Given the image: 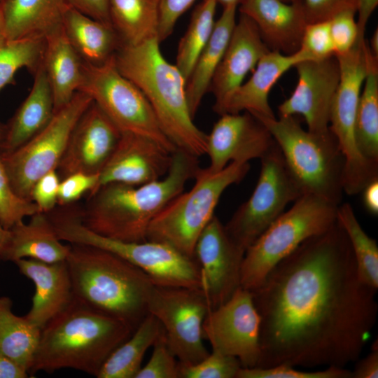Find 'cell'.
<instances>
[{"label": "cell", "mask_w": 378, "mask_h": 378, "mask_svg": "<svg viewBox=\"0 0 378 378\" xmlns=\"http://www.w3.org/2000/svg\"><path fill=\"white\" fill-rule=\"evenodd\" d=\"M337 218L348 237L360 280L377 289L378 246L376 240L363 230L349 203H341L338 206Z\"/></svg>", "instance_id": "36"}, {"label": "cell", "mask_w": 378, "mask_h": 378, "mask_svg": "<svg viewBox=\"0 0 378 378\" xmlns=\"http://www.w3.org/2000/svg\"><path fill=\"white\" fill-rule=\"evenodd\" d=\"M255 117L272 134L302 195H316L339 206L344 193L345 158L330 130H305L296 115Z\"/></svg>", "instance_id": "6"}, {"label": "cell", "mask_w": 378, "mask_h": 378, "mask_svg": "<svg viewBox=\"0 0 378 378\" xmlns=\"http://www.w3.org/2000/svg\"><path fill=\"white\" fill-rule=\"evenodd\" d=\"M357 12L358 18L357 25L358 28V38H365L367 23L378 5V0H356Z\"/></svg>", "instance_id": "50"}, {"label": "cell", "mask_w": 378, "mask_h": 378, "mask_svg": "<svg viewBox=\"0 0 378 378\" xmlns=\"http://www.w3.org/2000/svg\"><path fill=\"white\" fill-rule=\"evenodd\" d=\"M365 38H358L346 52L335 55L340 66V80L330 113L329 130L337 139L345 158L344 192H360L378 179V161L364 158L355 136L357 109L367 72Z\"/></svg>", "instance_id": "10"}, {"label": "cell", "mask_w": 378, "mask_h": 378, "mask_svg": "<svg viewBox=\"0 0 378 378\" xmlns=\"http://www.w3.org/2000/svg\"><path fill=\"white\" fill-rule=\"evenodd\" d=\"M83 74L79 91L88 94L121 132L147 136L172 153L177 150L162 132L144 94L118 71L114 56L102 64L83 62Z\"/></svg>", "instance_id": "11"}, {"label": "cell", "mask_w": 378, "mask_h": 378, "mask_svg": "<svg viewBox=\"0 0 378 378\" xmlns=\"http://www.w3.org/2000/svg\"><path fill=\"white\" fill-rule=\"evenodd\" d=\"M51 222L61 241L115 253L144 272L155 285L202 289L201 272L195 259L167 244L149 240L126 242L99 235L83 225L78 209L74 207L57 211Z\"/></svg>", "instance_id": "8"}, {"label": "cell", "mask_w": 378, "mask_h": 378, "mask_svg": "<svg viewBox=\"0 0 378 378\" xmlns=\"http://www.w3.org/2000/svg\"><path fill=\"white\" fill-rule=\"evenodd\" d=\"M237 6L223 8L215 22L213 32L200 52L186 81V93L191 117L194 119L205 94L209 92L216 70L224 55L236 24Z\"/></svg>", "instance_id": "29"}, {"label": "cell", "mask_w": 378, "mask_h": 378, "mask_svg": "<svg viewBox=\"0 0 378 378\" xmlns=\"http://www.w3.org/2000/svg\"><path fill=\"white\" fill-rule=\"evenodd\" d=\"M66 260L74 298L135 330L148 314L154 284L141 270L105 249L70 244Z\"/></svg>", "instance_id": "5"}, {"label": "cell", "mask_w": 378, "mask_h": 378, "mask_svg": "<svg viewBox=\"0 0 378 378\" xmlns=\"http://www.w3.org/2000/svg\"><path fill=\"white\" fill-rule=\"evenodd\" d=\"M12 307L13 301L9 297H0V354L14 360L29 373L41 329L25 316L15 315Z\"/></svg>", "instance_id": "33"}, {"label": "cell", "mask_w": 378, "mask_h": 378, "mask_svg": "<svg viewBox=\"0 0 378 378\" xmlns=\"http://www.w3.org/2000/svg\"><path fill=\"white\" fill-rule=\"evenodd\" d=\"M274 144L267 127L250 113L223 114L207 134L206 169L217 172L232 162L260 159Z\"/></svg>", "instance_id": "19"}, {"label": "cell", "mask_w": 378, "mask_h": 378, "mask_svg": "<svg viewBox=\"0 0 378 378\" xmlns=\"http://www.w3.org/2000/svg\"><path fill=\"white\" fill-rule=\"evenodd\" d=\"M109 17L122 46L158 38V0H109Z\"/></svg>", "instance_id": "31"}, {"label": "cell", "mask_w": 378, "mask_h": 378, "mask_svg": "<svg viewBox=\"0 0 378 378\" xmlns=\"http://www.w3.org/2000/svg\"><path fill=\"white\" fill-rule=\"evenodd\" d=\"M241 368L237 358L214 351L195 364L178 362L179 378H236Z\"/></svg>", "instance_id": "39"}, {"label": "cell", "mask_w": 378, "mask_h": 378, "mask_svg": "<svg viewBox=\"0 0 378 378\" xmlns=\"http://www.w3.org/2000/svg\"><path fill=\"white\" fill-rule=\"evenodd\" d=\"M236 378H352L351 371L334 366L316 371L300 370L287 365L270 368H241Z\"/></svg>", "instance_id": "40"}, {"label": "cell", "mask_w": 378, "mask_h": 378, "mask_svg": "<svg viewBox=\"0 0 378 378\" xmlns=\"http://www.w3.org/2000/svg\"><path fill=\"white\" fill-rule=\"evenodd\" d=\"M60 181L57 170H52L43 175L34 185L31 199L40 212L47 214L57 206Z\"/></svg>", "instance_id": "46"}, {"label": "cell", "mask_w": 378, "mask_h": 378, "mask_svg": "<svg viewBox=\"0 0 378 378\" xmlns=\"http://www.w3.org/2000/svg\"><path fill=\"white\" fill-rule=\"evenodd\" d=\"M10 237V230L6 229L0 222V261L3 260L4 254Z\"/></svg>", "instance_id": "53"}, {"label": "cell", "mask_w": 378, "mask_h": 378, "mask_svg": "<svg viewBox=\"0 0 378 378\" xmlns=\"http://www.w3.org/2000/svg\"><path fill=\"white\" fill-rule=\"evenodd\" d=\"M28 223L21 221L12 227L3 260L15 261L31 258L46 262L66 260L71 245H64L45 213L30 216Z\"/></svg>", "instance_id": "28"}, {"label": "cell", "mask_w": 378, "mask_h": 378, "mask_svg": "<svg viewBox=\"0 0 378 378\" xmlns=\"http://www.w3.org/2000/svg\"><path fill=\"white\" fill-rule=\"evenodd\" d=\"M260 324L251 292L239 287L227 302L209 312L203 338L212 351L237 358L241 368H253L260 357Z\"/></svg>", "instance_id": "15"}, {"label": "cell", "mask_w": 378, "mask_h": 378, "mask_svg": "<svg viewBox=\"0 0 378 378\" xmlns=\"http://www.w3.org/2000/svg\"><path fill=\"white\" fill-rule=\"evenodd\" d=\"M352 373V378L378 377V342L374 340L370 351L362 359H358Z\"/></svg>", "instance_id": "49"}, {"label": "cell", "mask_w": 378, "mask_h": 378, "mask_svg": "<svg viewBox=\"0 0 378 378\" xmlns=\"http://www.w3.org/2000/svg\"><path fill=\"white\" fill-rule=\"evenodd\" d=\"M211 310L202 288L154 285L148 313L162 325L167 344L178 362L195 364L209 352L203 343L202 325Z\"/></svg>", "instance_id": "14"}, {"label": "cell", "mask_w": 378, "mask_h": 378, "mask_svg": "<svg viewBox=\"0 0 378 378\" xmlns=\"http://www.w3.org/2000/svg\"><path fill=\"white\" fill-rule=\"evenodd\" d=\"M260 160V175L251 195L224 225L230 237L245 251L289 203L302 195L276 142Z\"/></svg>", "instance_id": "13"}, {"label": "cell", "mask_w": 378, "mask_h": 378, "mask_svg": "<svg viewBox=\"0 0 378 378\" xmlns=\"http://www.w3.org/2000/svg\"><path fill=\"white\" fill-rule=\"evenodd\" d=\"M197 157L177 149L167 174L140 186L110 183L88 195L79 208L82 223L94 232L118 241H147L150 224L200 169Z\"/></svg>", "instance_id": "2"}, {"label": "cell", "mask_w": 378, "mask_h": 378, "mask_svg": "<svg viewBox=\"0 0 378 378\" xmlns=\"http://www.w3.org/2000/svg\"><path fill=\"white\" fill-rule=\"evenodd\" d=\"M216 1L218 4H220L223 8L232 5H236L238 7L241 0H216Z\"/></svg>", "instance_id": "55"}, {"label": "cell", "mask_w": 378, "mask_h": 378, "mask_svg": "<svg viewBox=\"0 0 378 378\" xmlns=\"http://www.w3.org/2000/svg\"><path fill=\"white\" fill-rule=\"evenodd\" d=\"M173 153L147 136L122 132L99 174L98 188L110 183L140 186L159 180L168 172Z\"/></svg>", "instance_id": "20"}, {"label": "cell", "mask_w": 378, "mask_h": 378, "mask_svg": "<svg viewBox=\"0 0 378 378\" xmlns=\"http://www.w3.org/2000/svg\"><path fill=\"white\" fill-rule=\"evenodd\" d=\"M304 60L309 59L300 49L290 55L270 50L260 58L250 78L230 95L223 114L247 111L254 116L274 118L269 103L272 87L284 74Z\"/></svg>", "instance_id": "24"}, {"label": "cell", "mask_w": 378, "mask_h": 378, "mask_svg": "<svg viewBox=\"0 0 378 378\" xmlns=\"http://www.w3.org/2000/svg\"><path fill=\"white\" fill-rule=\"evenodd\" d=\"M42 64L53 97L55 112L72 99L83 83V62L62 26L45 37Z\"/></svg>", "instance_id": "26"}, {"label": "cell", "mask_w": 378, "mask_h": 378, "mask_svg": "<svg viewBox=\"0 0 378 378\" xmlns=\"http://www.w3.org/2000/svg\"><path fill=\"white\" fill-rule=\"evenodd\" d=\"M153 347L150 358L134 378H179L178 361L167 344L164 329Z\"/></svg>", "instance_id": "41"}, {"label": "cell", "mask_w": 378, "mask_h": 378, "mask_svg": "<svg viewBox=\"0 0 378 378\" xmlns=\"http://www.w3.org/2000/svg\"><path fill=\"white\" fill-rule=\"evenodd\" d=\"M163 328L148 313L132 334L118 346L102 365L97 378H134L146 351L153 346Z\"/></svg>", "instance_id": "32"}, {"label": "cell", "mask_w": 378, "mask_h": 378, "mask_svg": "<svg viewBox=\"0 0 378 378\" xmlns=\"http://www.w3.org/2000/svg\"><path fill=\"white\" fill-rule=\"evenodd\" d=\"M134 331L74 298L41 329L29 374L70 368L97 377L111 353Z\"/></svg>", "instance_id": "3"}, {"label": "cell", "mask_w": 378, "mask_h": 378, "mask_svg": "<svg viewBox=\"0 0 378 378\" xmlns=\"http://www.w3.org/2000/svg\"><path fill=\"white\" fill-rule=\"evenodd\" d=\"M6 136V125L0 122V151L1 150Z\"/></svg>", "instance_id": "56"}, {"label": "cell", "mask_w": 378, "mask_h": 378, "mask_svg": "<svg viewBox=\"0 0 378 378\" xmlns=\"http://www.w3.org/2000/svg\"><path fill=\"white\" fill-rule=\"evenodd\" d=\"M0 1H1V0H0Z\"/></svg>", "instance_id": "59"}, {"label": "cell", "mask_w": 378, "mask_h": 378, "mask_svg": "<svg viewBox=\"0 0 378 378\" xmlns=\"http://www.w3.org/2000/svg\"><path fill=\"white\" fill-rule=\"evenodd\" d=\"M14 263L20 272L31 280L35 286L32 305L25 317L42 329L74 299L66 262H46L23 258Z\"/></svg>", "instance_id": "23"}, {"label": "cell", "mask_w": 378, "mask_h": 378, "mask_svg": "<svg viewBox=\"0 0 378 378\" xmlns=\"http://www.w3.org/2000/svg\"><path fill=\"white\" fill-rule=\"evenodd\" d=\"M217 4L216 0H202L193 10L187 30L179 41L175 65L186 81L213 32Z\"/></svg>", "instance_id": "35"}, {"label": "cell", "mask_w": 378, "mask_h": 378, "mask_svg": "<svg viewBox=\"0 0 378 378\" xmlns=\"http://www.w3.org/2000/svg\"><path fill=\"white\" fill-rule=\"evenodd\" d=\"M99 186V174L77 172L61 179L57 205L73 204L85 194L94 192Z\"/></svg>", "instance_id": "44"}, {"label": "cell", "mask_w": 378, "mask_h": 378, "mask_svg": "<svg viewBox=\"0 0 378 378\" xmlns=\"http://www.w3.org/2000/svg\"><path fill=\"white\" fill-rule=\"evenodd\" d=\"M92 102L88 94L76 92L40 132L13 151L0 153L12 186L20 197L31 200L36 181L57 170L74 127Z\"/></svg>", "instance_id": "12"}, {"label": "cell", "mask_w": 378, "mask_h": 378, "mask_svg": "<svg viewBox=\"0 0 378 378\" xmlns=\"http://www.w3.org/2000/svg\"><path fill=\"white\" fill-rule=\"evenodd\" d=\"M31 89L6 125V136L0 153H9L40 132L55 114L52 90L42 64L34 74Z\"/></svg>", "instance_id": "25"}, {"label": "cell", "mask_w": 378, "mask_h": 378, "mask_svg": "<svg viewBox=\"0 0 378 378\" xmlns=\"http://www.w3.org/2000/svg\"><path fill=\"white\" fill-rule=\"evenodd\" d=\"M300 49L309 60H319L335 55L329 21L307 24Z\"/></svg>", "instance_id": "42"}, {"label": "cell", "mask_w": 378, "mask_h": 378, "mask_svg": "<svg viewBox=\"0 0 378 378\" xmlns=\"http://www.w3.org/2000/svg\"><path fill=\"white\" fill-rule=\"evenodd\" d=\"M160 44L155 37L136 46L121 45L114 55L115 66L144 94L172 144L199 158L206 153L207 134L190 115L186 79L165 59Z\"/></svg>", "instance_id": "4"}, {"label": "cell", "mask_w": 378, "mask_h": 378, "mask_svg": "<svg viewBox=\"0 0 378 378\" xmlns=\"http://www.w3.org/2000/svg\"><path fill=\"white\" fill-rule=\"evenodd\" d=\"M284 2H286V3H294V2H298V1H302V0H281Z\"/></svg>", "instance_id": "58"}, {"label": "cell", "mask_w": 378, "mask_h": 378, "mask_svg": "<svg viewBox=\"0 0 378 378\" xmlns=\"http://www.w3.org/2000/svg\"><path fill=\"white\" fill-rule=\"evenodd\" d=\"M250 169L248 162H232L223 169L197 172L195 184L169 202L149 225L147 240L162 242L194 258L197 240L214 216L224 191L239 183Z\"/></svg>", "instance_id": "7"}, {"label": "cell", "mask_w": 378, "mask_h": 378, "mask_svg": "<svg viewBox=\"0 0 378 378\" xmlns=\"http://www.w3.org/2000/svg\"><path fill=\"white\" fill-rule=\"evenodd\" d=\"M295 68L298 83L290 96L278 106L279 117L300 115L309 132H328L330 108L340 80L337 57L304 60Z\"/></svg>", "instance_id": "17"}, {"label": "cell", "mask_w": 378, "mask_h": 378, "mask_svg": "<svg viewBox=\"0 0 378 378\" xmlns=\"http://www.w3.org/2000/svg\"><path fill=\"white\" fill-rule=\"evenodd\" d=\"M40 212L36 204L20 197L14 190L0 153V222L7 230L25 217Z\"/></svg>", "instance_id": "38"}, {"label": "cell", "mask_w": 378, "mask_h": 378, "mask_svg": "<svg viewBox=\"0 0 378 378\" xmlns=\"http://www.w3.org/2000/svg\"><path fill=\"white\" fill-rule=\"evenodd\" d=\"M65 1L69 6L78 12L94 20L111 26L109 17V0Z\"/></svg>", "instance_id": "48"}, {"label": "cell", "mask_w": 378, "mask_h": 378, "mask_svg": "<svg viewBox=\"0 0 378 378\" xmlns=\"http://www.w3.org/2000/svg\"><path fill=\"white\" fill-rule=\"evenodd\" d=\"M368 48L373 57L378 59V30H374L370 42L368 43Z\"/></svg>", "instance_id": "54"}, {"label": "cell", "mask_w": 378, "mask_h": 378, "mask_svg": "<svg viewBox=\"0 0 378 378\" xmlns=\"http://www.w3.org/2000/svg\"><path fill=\"white\" fill-rule=\"evenodd\" d=\"M5 38L2 15L0 11V41Z\"/></svg>", "instance_id": "57"}, {"label": "cell", "mask_w": 378, "mask_h": 378, "mask_svg": "<svg viewBox=\"0 0 378 378\" xmlns=\"http://www.w3.org/2000/svg\"><path fill=\"white\" fill-rule=\"evenodd\" d=\"M367 72L360 92L355 125L357 147L361 155L378 161V59L366 50Z\"/></svg>", "instance_id": "34"}, {"label": "cell", "mask_w": 378, "mask_h": 378, "mask_svg": "<svg viewBox=\"0 0 378 378\" xmlns=\"http://www.w3.org/2000/svg\"><path fill=\"white\" fill-rule=\"evenodd\" d=\"M377 290L360 280L338 220L308 238L250 290L260 318L256 367L356 362L376 324Z\"/></svg>", "instance_id": "1"}, {"label": "cell", "mask_w": 378, "mask_h": 378, "mask_svg": "<svg viewBox=\"0 0 378 378\" xmlns=\"http://www.w3.org/2000/svg\"><path fill=\"white\" fill-rule=\"evenodd\" d=\"M307 24L330 21L347 10L357 12L356 0H302Z\"/></svg>", "instance_id": "45"}, {"label": "cell", "mask_w": 378, "mask_h": 378, "mask_svg": "<svg viewBox=\"0 0 378 378\" xmlns=\"http://www.w3.org/2000/svg\"><path fill=\"white\" fill-rule=\"evenodd\" d=\"M363 192V200L365 209L372 214H378V180L368 184Z\"/></svg>", "instance_id": "52"}, {"label": "cell", "mask_w": 378, "mask_h": 378, "mask_svg": "<svg viewBox=\"0 0 378 378\" xmlns=\"http://www.w3.org/2000/svg\"><path fill=\"white\" fill-rule=\"evenodd\" d=\"M238 7L254 22L270 50L290 55L300 49L307 24L302 1L241 0Z\"/></svg>", "instance_id": "22"}, {"label": "cell", "mask_w": 378, "mask_h": 378, "mask_svg": "<svg viewBox=\"0 0 378 378\" xmlns=\"http://www.w3.org/2000/svg\"><path fill=\"white\" fill-rule=\"evenodd\" d=\"M269 51L254 22L240 13L209 90L215 97L213 109L216 113L223 114L230 95Z\"/></svg>", "instance_id": "21"}, {"label": "cell", "mask_w": 378, "mask_h": 378, "mask_svg": "<svg viewBox=\"0 0 378 378\" xmlns=\"http://www.w3.org/2000/svg\"><path fill=\"white\" fill-rule=\"evenodd\" d=\"M196 0H158L159 24L158 38L161 43L174 31L180 17Z\"/></svg>", "instance_id": "47"}, {"label": "cell", "mask_w": 378, "mask_h": 378, "mask_svg": "<svg viewBox=\"0 0 378 378\" xmlns=\"http://www.w3.org/2000/svg\"><path fill=\"white\" fill-rule=\"evenodd\" d=\"M244 254L245 250L230 237L214 215L199 236L194 251L211 310L227 302L241 287Z\"/></svg>", "instance_id": "16"}, {"label": "cell", "mask_w": 378, "mask_h": 378, "mask_svg": "<svg viewBox=\"0 0 378 378\" xmlns=\"http://www.w3.org/2000/svg\"><path fill=\"white\" fill-rule=\"evenodd\" d=\"M29 375L24 368L0 354V378H27Z\"/></svg>", "instance_id": "51"}, {"label": "cell", "mask_w": 378, "mask_h": 378, "mask_svg": "<svg viewBox=\"0 0 378 378\" xmlns=\"http://www.w3.org/2000/svg\"><path fill=\"white\" fill-rule=\"evenodd\" d=\"M68 6L65 0H1L5 38H45L62 26Z\"/></svg>", "instance_id": "27"}, {"label": "cell", "mask_w": 378, "mask_h": 378, "mask_svg": "<svg viewBox=\"0 0 378 378\" xmlns=\"http://www.w3.org/2000/svg\"><path fill=\"white\" fill-rule=\"evenodd\" d=\"M62 27L83 62L102 64L114 56L121 42L113 28L74 8L66 9Z\"/></svg>", "instance_id": "30"}, {"label": "cell", "mask_w": 378, "mask_h": 378, "mask_svg": "<svg viewBox=\"0 0 378 378\" xmlns=\"http://www.w3.org/2000/svg\"><path fill=\"white\" fill-rule=\"evenodd\" d=\"M121 133L92 101L70 135L57 168L60 178L77 172L99 174L113 153Z\"/></svg>", "instance_id": "18"}, {"label": "cell", "mask_w": 378, "mask_h": 378, "mask_svg": "<svg viewBox=\"0 0 378 378\" xmlns=\"http://www.w3.org/2000/svg\"><path fill=\"white\" fill-rule=\"evenodd\" d=\"M45 44L43 37L0 41V91L14 82L20 69L35 73L42 62Z\"/></svg>", "instance_id": "37"}, {"label": "cell", "mask_w": 378, "mask_h": 378, "mask_svg": "<svg viewBox=\"0 0 378 378\" xmlns=\"http://www.w3.org/2000/svg\"><path fill=\"white\" fill-rule=\"evenodd\" d=\"M335 205L306 194L294 202L246 250L241 271V287L252 290L270 270L308 238L322 233L337 220Z\"/></svg>", "instance_id": "9"}, {"label": "cell", "mask_w": 378, "mask_h": 378, "mask_svg": "<svg viewBox=\"0 0 378 378\" xmlns=\"http://www.w3.org/2000/svg\"><path fill=\"white\" fill-rule=\"evenodd\" d=\"M356 11L347 10L331 19L330 31L335 48V55L348 52L358 38V28L355 20Z\"/></svg>", "instance_id": "43"}]
</instances>
